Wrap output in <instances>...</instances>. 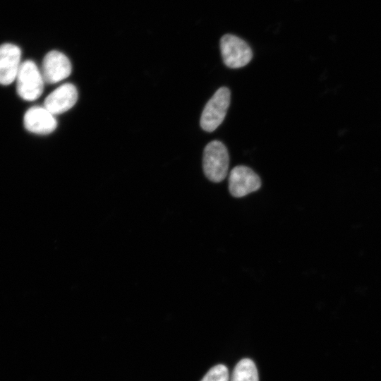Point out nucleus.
I'll return each instance as SVG.
<instances>
[{"instance_id":"39448f33","label":"nucleus","mask_w":381,"mask_h":381,"mask_svg":"<svg viewBox=\"0 0 381 381\" xmlns=\"http://www.w3.org/2000/svg\"><path fill=\"white\" fill-rule=\"evenodd\" d=\"M261 186L259 176L250 168L240 165L231 169L229 176V192L235 198H241L258 190Z\"/></svg>"},{"instance_id":"7ed1b4c3","label":"nucleus","mask_w":381,"mask_h":381,"mask_svg":"<svg viewBox=\"0 0 381 381\" xmlns=\"http://www.w3.org/2000/svg\"><path fill=\"white\" fill-rule=\"evenodd\" d=\"M231 92L226 87H219L205 104L201 116L200 127L212 132L224 121L230 104Z\"/></svg>"},{"instance_id":"1a4fd4ad","label":"nucleus","mask_w":381,"mask_h":381,"mask_svg":"<svg viewBox=\"0 0 381 381\" xmlns=\"http://www.w3.org/2000/svg\"><path fill=\"white\" fill-rule=\"evenodd\" d=\"M77 99L76 87L71 83H64L45 98L44 107L54 115L60 114L72 108Z\"/></svg>"},{"instance_id":"0eeeda50","label":"nucleus","mask_w":381,"mask_h":381,"mask_svg":"<svg viewBox=\"0 0 381 381\" xmlns=\"http://www.w3.org/2000/svg\"><path fill=\"white\" fill-rule=\"evenodd\" d=\"M21 58L20 49L11 43L0 45V84L8 85L16 80Z\"/></svg>"},{"instance_id":"423d86ee","label":"nucleus","mask_w":381,"mask_h":381,"mask_svg":"<svg viewBox=\"0 0 381 381\" xmlns=\"http://www.w3.org/2000/svg\"><path fill=\"white\" fill-rule=\"evenodd\" d=\"M41 72L44 82L56 83L64 80L71 74V64L63 53L51 51L43 59Z\"/></svg>"},{"instance_id":"9b49d317","label":"nucleus","mask_w":381,"mask_h":381,"mask_svg":"<svg viewBox=\"0 0 381 381\" xmlns=\"http://www.w3.org/2000/svg\"><path fill=\"white\" fill-rule=\"evenodd\" d=\"M229 379L226 366L219 364L212 368L200 381H229Z\"/></svg>"},{"instance_id":"f03ea898","label":"nucleus","mask_w":381,"mask_h":381,"mask_svg":"<svg viewBox=\"0 0 381 381\" xmlns=\"http://www.w3.org/2000/svg\"><path fill=\"white\" fill-rule=\"evenodd\" d=\"M16 80L17 93L22 99L33 101L41 96L44 80L34 61L27 60L21 63Z\"/></svg>"},{"instance_id":"f257e3e1","label":"nucleus","mask_w":381,"mask_h":381,"mask_svg":"<svg viewBox=\"0 0 381 381\" xmlns=\"http://www.w3.org/2000/svg\"><path fill=\"white\" fill-rule=\"evenodd\" d=\"M229 157L224 144L212 140L205 147L202 169L205 176L214 183L222 181L228 174Z\"/></svg>"},{"instance_id":"20e7f679","label":"nucleus","mask_w":381,"mask_h":381,"mask_svg":"<svg viewBox=\"0 0 381 381\" xmlns=\"http://www.w3.org/2000/svg\"><path fill=\"white\" fill-rule=\"evenodd\" d=\"M219 46L223 61L230 68L243 67L253 58V52L250 46L236 35L231 34L223 35Z\"/></svg>"},{"instance_id":"6e6552de","label":"nucleus","mask_w":381,"mask_h":381,"mask_svg":"<svg viewBox=\"0 0 381 381\" xmlns=\"http://www.w3.org/2000/svg\"><path fill=\"white\" fill-rule=\"evenodd\" d=\"M23 123L28 131L40 135L51 133L57 126L54 115L44 107L40 106L28 109L23 117Z\"/></svg>"},{"instance_id":"9d476101","label":"nucleus","mask_w":381,"mask_h":381,"mask_svg":"<svg viewBox=\"0 0 381 381\" xmlns=\"http://www.w3.org/2000/svg\"><path fill=\"white\" fill-rule=\"evenodd\" d=\"M231 381H259L254 362L249 358L241 360L234 369Z\"/></svg>"}]
</instances>
